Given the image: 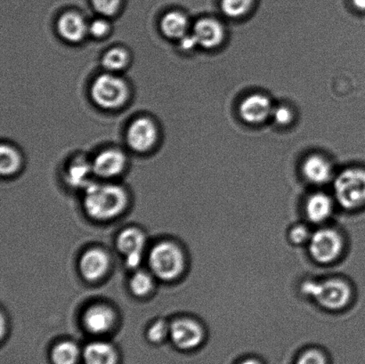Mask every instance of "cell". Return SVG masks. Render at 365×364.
Returning a JSON list of instances; mask_svg holds the SVG:
<instances>
[{"instance_id":"21","label":"cell","mask_w":365,"mask_h":364,"mask_svg":"<svg viewBox=\"0 0 365 364\" xmlns=\"http://www.w3.org/2000/svg\"><path fill=\"white\" fill-rule=\"evenodd\" d=\"M256 0H221L222 12L230 18L246 16L255 5Z\"/></svg>"},{"instance_id":"11","label":"cell","mask_w":365,"mask_h":364,"mask_svg":"<svg viewBox=\"0 0 365 364\" xmlns=\"http://www.w3.org/2000/svg\"><path fill=\"white\" fill-rule=\"evenodd\" d=\"M192 34L202 48L213 49L220 46L224 41L225 28L217 20L204 18L195 24Z\"/></svg>"},{"instance_id":"34","label":"cell","mask_w":365,"mask_h":364,"mask_svg":"<svg viewBox=\"0 0 365 364\" xmlns=\"http://www.w3.org/2000/svg\"><path fill=\"white\" fill-rule=\"evenodd\" d=\"M238 364H263L256 358H246L242 360V362H240Z\"/></svg>"},{"instance_id":"28","label":"cell","mask_w":365,"mask_h":364,"mask_svg":"<svg viewBox=\"0 0 365 364\" xmlns=\"http://www.w3.org/2000/svg\"><path fill=\"white\" fill-rule=\"evenodd\" d=\"M312 234L309 228L306 227L305 224H297L289 231V237L292 244L302 245L307 244V242L309 244Z\"/></svg>"},{"instance_id":"24","label":"cell","mask_w":365,"mask_h":364,"mask_svg":"<svg viewBox=\"0 0 365 364\" xmlns=\"http://www.w3.org/2000/svg\"><path fill=\"white\" fill-rule=\"evenodd\" d=\"M91 171H93V167L89 166L87 162L74 163V165L70 167L67 180L73 187H82V185L88 187L89 184L87 183V180Z\"/></svg>"},{"instance_id":"33","label":"cell","mask_w":365,"mask_h":364,"mask_svg":"<svg viewBox=\"0 0 365 364\" xmlns=\"http://www.w3.org/2000/svg\"><path fill=\"white\" fill-rule=\"evenodd\" d=\"M353 6L360 12H365V0H351Z\"/></svg>"},{"instance_id":"32","label":"cell","mask_w":365,"mask_h":364,"mask_svg":"<svg viewBox=\"0 0 365 364\" xmlns=\"http://www.w3.org/2000/svg\"><path fill=\"white\" fill-rule=\"evenodd\" d=\"M198 45V42H197L195 35L192 34H186L180 38V46L182 50L185 51H191V50L195 49Z\"/></svg>"},{"instance_id":"6","label":"cell","mask_w":365,"mask_h":364,"mask_svg":"<svg viewBox=\"0 0 365 364\" xmlns=\"http://www.w3.org/2000/svg\"><path fill=\"white\" fill-rule=\"evenodd\" d=\"M309 254L314 261L328 265L341 256L344 247L341 234L334 228H320L314 231L309 241Z\"/></svg>"},{"instance_id":"4","label":"cell","mask_w":365,"mask_h":364,"mask_svg":"<svg viewBox=\"0 0 365 364\" xmlns=\"http://www.w3.org/2000/svg\"><path fill=\"white\" fill-rule=\"evenodd\" d=\"M149 263L156 276L170 281L176 279L184 271L185 256L173 242H160L152 249Z\"/></svg>"},{"instance_id":"31","label":"cell","mask_w":365,"mask_h":364,"mask_svg":"<svg viewBox=\"0 0 365 364\" xmlns=\"http://www.w3.org/2000/svg\"><path fill=\"white\" fill-rule=\"evenodd\" d=\"M110 26L108 21L103 19H96L88 26V32L95 38H103L109 33Z\"/></svg>"},{"instance_id":"25","label":"cell","mask_w":365,"mask_h":364,"mask_svg":"<svg viewBox=\"0 0 365 364\" xmlns=\"http://www.w3.org/2000/svg\"><path fill=\"white\" fill-rule=\"evenodd\" d=\"M153 281L151 276L144 271H138L132 277L130 288L133 293L137 296H145L151 291Z\"/></svg>"},{"instance_id":"9","label":"cell","mask_w":365,"mask_h":364,"mask_svg":"<svg viewBox=\"0 0 365 364\" xmlns=\"http://www.w3.org/2000/svg\"><path fill=\"white\" fill-rule=\"evenodd\" d=\"M274 106L266 95L254 94L247 96L239 107L240 115L250 124H260L269 119Z\"/></svg>"},{"instance_id":"29","label":"cell","mask_w":365,"mask_h":364,"mask_svg":"<svg viewBox=\"0 0 365 364\" xmlns=\"http://www.w3.org/2000/svg\"><path fill=\"white\" fill-rule=\"evenodd\" d=\"M271 118L279 126H288L292 123L293 113L287 106L274 107Z\"/></svg>"},{"instance_id":"13","label":"cell","mask_w":365,"mask_h":364,"mask_svg":"<svg viewBox=\"0 0 365 364\" xmlns=\"http://www.w3.org/2000/svg\"><path fill=\"white\" fill-rule=\"evenodd\" d=\"M302 173L307 181L314 185H324L334 177V169L328 160L320 155H311L302 165Z\"/></svg>"},{"instance_id":"17","label":"cell","mask_w":365,"mask_h":364,"mask_svg":"<svg viewBox=\"0 0 365 364\" xmlns=\"http://www.w3.org/2000/svg\"><path fill=\"white\" fill-rule=\"evenodd\" d=\"M115 316L112 309L106 306H94L86 312L84 324L88 331L95 334L107 333L112 329Z\"/></svg>"},{"instance_id":"20","label":"cell","mask_w":365,"mask_h":364,"mask_svg":"<svg viewBox=\"0 0 365 364\" xmlns=\"http://www.w3.org/2000/svg\"><path fill=\"white\" fill-rule=\"evenodd\" d=\"M80 350L73 342L66 341L56 345L52 351L53 364H76Z\"/></svg>"},{"instance_id":"7","label":"cell","mask_w":365,"mask_h":364,"mask_svg":"<svg viewBox=\"0 0 365 364\" xmlns=\"http://www.w3.org/2000/svg\"><path fill=\"white\" fill-rule=\"evenodd\" d=\"M171 338L182 350H192L200 347L204 338V331L198 322L192 319L175 321L170 326Z\"/></svg>"},{"instance_id":"15","label":"cell","mask_w":365,"mask_h":364,"mask_svg":"<svg viewBox=\"0 0 365 364\" xmlns=\"http://www.w3.org/2000/svg\"><path fill=\"white\" fill-rule=\"evenodd\" d=\"M334 202L324 192H314L307 198L305 212L311 223L319 224L330 219L334 212Z\"/></svg>"},{"instance_id":"26","label":"cell","mask_w":365,"mask_h":364,"mask_svg":"<svg viewBox=\"0 0 365 364\" xmlns=\"http://www.w3.org/2000/svg\"><path fill=\"white\" fill-rule=\"evenodd\" d=\"M96 12L103 16H113L119 12L123 0H91Z\"/></svg>"},{"instance_id":"19","label":"cell","mask_w":365,"mask_h":364,"mask_svg":"<svg viewBox=\"0 0 365 364\" xmlns=\"http://www.w3.org/2000/svg\"><path fill=\"white\" fill-rule=\"evenodd\" d=\"M189 21L184 14L173 11L163 18L160 28L167 38L180 39L187 34Z\"/></svg>"},{"instance_id":"23","label":"cell","mask_w":365,"mask_h":364,"mask_svg":"<svg viewBox=\"0 0 365 364\" xmlns=\"http://www.w3.org/2000/svg\"><path fill=\"white\" fill-rule=\"evenodd\" d=\"M130 62V56L126 50L123 48H113L109 50L103 56V66L109 71L123 70Z\"/></svg>"},{"instance_id":"8","label":"cell","mask_w":365,"mask_h":364,"mask_svg":"<svg viewBox=\"0 0 365 364\" xmlns=\"http://www.w3.org/2000/svg\"><path fill=\"white\" fill-rule=\"evenodd\" d=\"M158 130L148 118H140L131 123L127 134L128 145L138 152H148L155 145Z\"/></svg>"},{"instance_id":"30","label":"cell","mask_w":365,"mask_h":364,"mask_svg":"<svg viewBox=\"0 0 365 364\" xmlns=\"http://www.w3.org/2000/svg\"><path fill=\"white\" fill-rule=\"evenodd\" d=\"M170 330L166 322L158 321L150 328L148 333V338L152 342H155V343L162 341L167 336Z\"/></svg>"},{"instance_id":"5","label":"cell","mask_w":365,"mask_h":364,"mask_svg":"<svg viewBox=\"0 0 365 364\" xmlns=\"http://www.w3.org/2000/svg\"><path fill=\"white\" fill-rule=\"evenodd\" d=\"M92 98L96 105L105 109H117L128 101L130 91L123 80L112 74H103L94 81Z\"/></svg>"},{"instance_id":"18","label":"cell","mask_w":365,"mask_h":364,"mask_svg":"<svg viewBox=\"0 0 365 364\" xmlns=\"http://www.w3.org/2000/svg\"><path fill=\"white\" fill-rule=\"evenodd\" d=\"M86 364H116L117 353L112 345L106 342H92L83 353Z\"/></svg>"},{"instance_id":"1","label":"cell","mask_w":365,"mask_h":364,"mask_svg":"<svg viewBox=\"0 0 365 364\" xmlns=\"http://www.w3.org/2000/svg\"><path fill=\"white\" fill-rule=\"evenodd\" d=\"M128 198L119 185L88 184L86 189L85 209L89 216L98 220H109L123 212Z\"/></svg>"},{"instance_id":"3","label":"cell","mask_w":365,"mask_h":364,"mask_svg":"<svg viewBox=\"0 0 365 364\" xmlns=\"http://www.w3.org/2000/svg\"><path fill=\"white\" fill-rule=\"evenodd\" d=\"M334 197L343 209L351 210L365 203V170L348 169L334 178Z\"/></svg>"},{"instance_id":"16","label":"cell","mask_w":365,"mask_h":364,"mask_svg":"<svg viewBox=\"0 0 365 364\" xmlns=\"http://www.w3.org/2000/svg\"><path fill=\"white\" fill-rule=\"evenodd\" d=\"M57 30L61 37L66 41L77 43L85 38L88 26L81 14L68 12L59 18Z\"/></svg>"},{"instance_id":"27","label":"cell","mask_w":365,"mask_h":364,"mask_svg":"<svg viewBox=\"0 0 365 364\" xmlns=\"http://www.w3.org/2000/svg\"><path fill=\"white\" fill-rule=\"evenodd\" d=\"M295 364H328V360L319 349L310 348L299 356Z\"/></svg>"},{"instance_id":"14","label":"cell","mask_w":365,"mask_h":364,"mask_svg":"<svg viewBox=\"0 0 365 364\" xmlns=\"http://www.w3.org/2000/svg\"><path fill=\"white\" fill-rule=\"evenodd\" d=\"M109 256L102 249H91L81 259L80 269L82 276L88 281L102 278L109 269Z\"/></svg>"},{"instance_id":"22","label":"cell","mask_w":365,"mask_h":364,"mask_svg":"<svg viewBox=\"0 0 365 364\" xmlns=\"http://www.w3.org/2000/svg\"><path fill=\"white\" fill-rule=\"evenodd\" d=\"M21 167V157L16 150L9 145L1 146V160H0V171L3 176H10L16 173Z\"/></svg>"},{"instance_id":"10","label":"cell","mask_w":365,"mask_h":364,"mask_svg":"<svg viewBox=\"0 0 365 364\" xmlns=\"http://www.w3.org/2000/svg\"><path fill=\"white\" fill-rule=\"evenodd\" d=\"M145 244V235L135 228L125 229L118 237V248L127 256V266L130 269H135L140 264Z\"/></svg>"},{"instance_id":"12","label":"cell","mask_w":365,"mask_h":364,"mask_svg":"<svg viewBox=\"0 0 365 364\" xmlns=\"http://www.w3.org/2000/svg\"><path fill=\"white\" fill-rule=\"evenodd\" d=\"M127 159L123 152L109 149L99 153L92 164L93 172L98 177L110 178L123 172Z\"/></svg>"},{"instance_id":"2","label":"cell","mask_w":365,"mask_h":364,"mask_svg":"<svg viewBox=\"0 0 365 364\" xmlns=\"http://www.w3.org/2000/svg\"><path fill=\"white\" fill-rule=\"evenodd\" d=\"M302 292L307 298L314 299L322 308L331 311L345 308L352 298L351 287L341 278L307 280L302 284Z\"/></svg>"}]
</instances>
